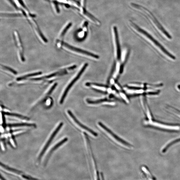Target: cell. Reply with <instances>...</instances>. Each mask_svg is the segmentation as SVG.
Here are the masks:
<instances>
[{"label":"cell","mask_w":180,"mask_h":180,"mask_svg":"<svg viewBox=\"0 0 180 180\" xmlns=\"http://www.w3.org/2000/svg\"><path fill=\"white\" fill-rule=\"evenodd\" d=\"M1 171L19 180H43L33 177L22 171L15 169L1 163Z\"/></svg>","instance_id":"1"},{"label":"cell","mask_w":180,"mask_h":180,"mask_svg":"<svg viewBox=\"0 0 180 180\" xmlns=\"http://www.w3.org/2000/svg\"><path fill=\"white\" fill-rule=\"evenodd\" d=\"M130 23L132 26L134 27L136 30L146 36L149 39L152 41L154 44H155L157 47H158L166 55L169 57L170 58L173 59V60H175V58L174 56L172 55L167 50H166L165 48L162 46V45L160 43H159L158 41H157L155 39H154L152 37L151 35H150L147 31L140 28V27L134 24V23L131 21L130 22Z\"/></svg>","instance_id":"2"},{"label":"cell","mask_w":180,"mask_h":180,"mask_svg":"<svg viewBox=\"0 0 180 180\" xmlns=\"http://www.w3.org/2000/svg\"><path fill=\"white\" fill-rule=\"evenodd\" d=\"M131 6L135 8L138 9V10H142L143 12L147 13V14L149 15V17L151 18L153 20L156 26H158L159 30H160L162 32V33H163L164 35L167 36L168 38L170 39H172V36L165 30V29L164 28L163 26L159 23L158 20L156 19L155 17H154V15L152 14L151 13L150 11L147 10V8L143 7V6L138 5V4L131 3Z\"/></svg>","instance_id":"3"},{"label":"cell","mask_w":180,"mask_h":180,"mask_svg":"<svg viewBox=\"0 0 180 180\" xmlns=\"http://www.w3.org/2000/svg\"><path fill=\"white\" fill-rule=\"evenodd\" d=\"M88 65V63H86L83 65L80 70L78 74H77L76 77H75L70 82V83L68 85L67 88L65 89L64 92L61 97L60 101V104H62L64 101L66 96L67 94V93L70 89V88L72 87L73 85H74V84L78 81V80L79 79L80 77L81 76V75L83 74L84 71L86 69Z\"/></svg>","instance_id":"4"},{"label":"cell","mask_w":180,"mask_h":180,"mask_svg":"<svg viewBox=\"0 0 180 180\" xmlns=\"http://www.w3.org/2000/svg\"><path fill=\"white\" fill-rule=\"evenodd\" d=\"M63 122L60 123L58 126L57 127V128L55 130L53 133H52L51 136L49 138V140H48L47 142L46 143V145H45L44 148H43L42 149V151H41L39 155L38 158V161H40L41 159L42 158V157L44 155L45 152H46L48 147L49 146L50 143H51L52 140H53L56 134H57L58 132L60 131L61 128L63 126Z\"/></svg>","instance_id":"5"},{"label":"cell","mask_w":180,"mask_h":180,"mask_svg":"<svg viewBox=\"0 0 180 180\" xmlns=\"http://www.w3.org/2000/svg\"><path fill=\"white\" fill-rule=\"evenodd\" d=\"M145 123L147 125H150V126L161 129L168 130L179 131L180 129V126H170V125H166L154 122L151 120L147 121Z\"/></svg>","instance_id":"6"},{"label":"cell","mask_w":180,"mask_h":180,"mask_svg":"<svg viewBox=\"0 0 180 180\" xmlns=\"http://www.w3.org/2000/svg\"><path fill=\"white\" fill-rule=\"evenodd\" d=\"M60 42L61 44H62L63 46L65 47L66 48H67L68 49L71 50L72 51L78 52V53L86 55L89 56L93 58L98 59L99 58V56L97 55L93 54V53H91V52L85 51V50L79 49L78 48L73 46H72L71 45L67 44V43L63 42V41H61Z\"/></svg>","instance_id":"7"},{"label":"cell","mask_w":180,"mask_h":180,"mask_svg":"<svg viewBox=\"0 0 180 180\" xmlns=\"http://www.w3.org/2000/svg\"><path fill=\"white\" fill-rule=\"evenodd\" d=\"M99 124L100 126H101L102 129H103L106 131L108 132L109 134L112 136L113 137L115 138V139L118 141V142L122 143L123 145H125L127 146L128 147H130L131 145L128 142H127L125 140H122V138H119L117 135H116L113 132L111 131L110 129H109L106 127L105 125L102 124L101 122H99L98 123Z\"/></svg>","instance_id":"8"},{"label":"cell","mask_w":180,"mask_h":180,"mask_svg":"<svg viewBox=\"0 0 180 180\" xmlns=\"http://www.w3.org/2000/svg\"><path fill=\"white\" fill-rule=\"evenodd\" d=\"M67 113L68 115L74 120V121L76 123V124L79 125L80 127H81L82 129L85 130L86 131L89 132L90 133L92 134L93 136H97L98 134L97 133H96L95 132L93 131L92 130L89 129L88 127H86L83 124H81V122H80L77 119V118L75 117L71 111L69 110L67 111Z\"/></svg>","instance_id":"9"},{"label":"cell","mask_w":180,"mask_h":180,"mask_svg":"<svg viewBox=\"0 0 180 180\" xmlns=\"http://www.w3.org/2000/svg\"><path fill=\"white\" fill-rule=\"evenodd\" d=\"M113 30L115 36L116 47H117V57L118 60H120L121 58V52L119 37H118L117 27L114 26L113 27Z\"/></svg>","instance_id":"10"},{"label":"cell","mask_w":180,"mask_h":180,"mask_svg":"<svg viewBox=\"0 0 180 180\" xmlns=\"http://www.w3.org/2000/svg\"><path fill=\"white\" fill-rule=\"evenodd\" d=\"M79 10H80V11L81 14L83 16L89 21L98 25H99L100 24L99 20L90 13L88 12L87 11H86L84 8H82L81 7Z\"/></svg>","instance_id":"11"},{"label":"cell","mask_w":180,"mask_h":180,"mask_svg":"<svg viewBox=\"0 0 180 180\" xmlns=\"http://www.w3.org/2000/svg\"><path fill=\"white\" fill-rule=\"evenodd\" d=\"M14 35L15 42H17L16 44L17 45V46H18V49H19L20 58H21L22 61H24V56L23 49L21 41L20 40L19 33H18L17 31H15Z\"/></svg>","instance_id":"12"},{"label":"cell","mask_w":180,"mask_h":180,"mask_svg":"<svg viewBox=\"0 0 180 180\" xmlns=\"http://www.w3.org/2000/svg\"><path fill=\"white\" fill-rule=\"evenodd\" d=\"M68 140V138H64L63 140L60 141V142L57 143L56 145H55L54 146L52 147L51 149L49 151V153L48 154L46 160L45 161V165L47 163L49 159V157L51 156V154L53 153V152L56 150L61 145H62L63 143H64L66 142H67Z\"/></svg>","instance_id":"13"},{"label":"cell","mask_w":180,"mask_h":180,"mask_svg":"<svg viewBox=\"0 0 180 180\" xmlns=\"http://www.w3.org/2000/svg\"><path fill=\"white\" fill-rule=\"evenodd\" d=\"M8 126L10 127L28 126L35 127V125L34 124H28V123H17V124H9Z\"/></svg>","instance_id":"14"},{"label":"cell","mask_w":180,"mask_h":180,"mask_svg":"<svg viewBox=\"0 0 180 180\" xmlns=\"http://www.w3.org/2000/svg\"><path fill=\"white\" fill-rule=\"evenodd\" d=\"M60 72H56L55 73H53L51 74L48 75V76L41 77H39V78L32 79H31V80H33V81H38L42 80L43 79L51 78L52 77L55 76H58V74H60Z\"/></svg>","instance_id":"15"},{"label":"cell","mask_w":180,"mask_h":180,"mask_svg":"<svg viewBox=\"0 0 180 180\" xmlns=\"http://www.w3.org/2000/svg\"><path fill=\"white\" fill-rule=\"evenodd\" d=\"M42 74V72H38L35 73H33L29 74L26 75H25V76H24L18 77V78H17V81H21L23 80L28 78V77L37 76H38V75H39Z\"/></svg>","instance_id":"16"},{"label":"cell","mask_w":180,"mask_h":180,"mask_svg":"<svg viewBox=\"0 0 180 180\" xmlns=\"http://www.w3.org/2000/svg\"><path fill=\"white\" fill-rule=\"evenodd\" d=\"M3 115H6L8 116H13V117H16L18 118H21L22 119L29 120V118L28 117H24V116L17 114V113H10L9 112H3Z\"/></svg>","instance_id":"17"},{"label":"cell","mask_w":180,"mask_h":180,"mask_svg":"<svg viewBox=\"0 0 180 180\" xmlns=\"http://www.w3.org/2000/svg\"><path fill=\"white\" fill-rule=\"evenodd\" d=\"M86 101L89 104H97L102 103V102L110 101L107 99H104L96 100V101H91L89 99H87Z\"/></svg>","instance_id":"18"},{"label":"cell","mask_w":180,"mask_h":180,"mask_svg":"<svg viewBox=\"0 0 180 180\" xmlns=\"http://www.w3.org/2000/svg\"><path fill=\"white\" fill-rule=\"evenodd\" d=\"M22 13H2L1 14V15L3 16L4 17H20L22 15Z\"/></svg>","instance_id":"19"},{"label":"cell","mask_w":180,"mask_h":180,"mask_svg":"<svg viewBox=\"0 0 180 180\" xmlns=\"http://www.w3.org/2000/svg\"><path fill=\"white\" fill-rule=\"evenodd\" d=\"M72 26V23L71 22H68L67 24L65 25V27L63 28L62 31L60 35V37H63L64 36L65 34L67 33V32L69 29L70 27Z\"/></svg>","instance_id":"20"},{"label":"cell","mask_w":180,"mask_h":180,"mask_svg":"<svg viewBox=\"0 0 180 180\" xmlns=\"http://www.w3.org/2000/svg\"><path fill=\"white\" fill-rule=\"evenodd\" d=\"M85 85L87 86H97L98 87L101 88H108V86L102 85V84H99L94 83H87L85 84Z\"/></svg>","instance_id":"21"},{"label":"cell","mask_w":180,"mask_h":180,"mask_svg":"<svg viewBox=\"0 0 180 180\" xmlns=\"http://www.w3.org/2000/svg\"><path fill=\"white\" fill-rule=\"evenodd\" d=\"M116 63L115 62L114 63L112 70H111V72L110 73V74H109V76L108 79V81H107V82H108V84H109V83H110L111 77H112L114 74V72L115 71L116 67Z\"/></svg>","instance_id":"22"},{"label":"cell","mask_w":180,"mask_h":180,"mask_svg":"<svg viewBox=\"0 0 180 180\" xmlns=\"http://www.w3.org/2000/svg\"><path fill=\"white\" fill-rule=\"evenodd\" d=\"M51 4L55 12L56 13H59L60 12V10H59L57 2L54 1H52Z\"/></svg>","instance_id":"23"},{"label":"cell","mask_w":180,"mask_h":180,"mask_svg":"<svg viewBox=\"0 0 180 180\" xmlns=\"http://www.w3.org/2000/svg\"><path fill=\"white\" fill-rule=\"evenodd\" d=\"M2 66V67H3V69H5L7 70H8V71L12 73L13 74H17V71H16L15 70H14L10 67H7V66H4L3 65H1Z\"/></svg>","instance_id":"24"},{"label":"cell","mask_w":180,"mask_h":180,"mask_svg":"<svg viewBox=\"0 0 180 180\" xmlns=\"http://www.w3.org/2000/svg\"><path fill=\"white\" fill-rule=\"evenodd\" d=\"M179 141H180V139H179L174 140V141H173V142L170 143L169 144L166 145L165 147L164 148L163 150V153H164V152H166V151H167V150L168 148L170 147L171 145H172V144H174V143L179 142Z\"/></svg>","instance_id":"25"},{"label":"cell","mask_w":180,"mask_h":180,"mask_svg":"<svg viewBox=\"0 0 180 180\" xmlns=\"http://www.w3.org/2000/svg\"><path fill=\"white\" fill-rule=\"evenodd\" d=\"M57 85V83H56L54 84V85L52 86V87L51 89H50V90L48 92V95H49L51 94V93L53 92V91L54 90V89L56 87Z\"/></svg>","instance_id":"26"},{"label":"cell","mask_w":180,"mask_h":180,"mask_svg":"<svg viewBox=\"0 0 180 180\" xmlns=\"http://www.w3.org/2000/svg\"><path fill=\"white\" fill-rule=\"evenodd\" d=\"M85 31H84L80 32L79 33L78 35L79 37L81 38H83L85 35Z\"/></svg>","instance_id":"27"},{"label":"cell","mask_w":180,"mask_h":180,"mask_svg":"<svg viewBox=\"0 0 180 180\" xmlns=\"http://www.w3.org/2000/svg\"><path fill=\"white\" fill-rule=\"evenodd\" d=\"M99 176V174L97 170L95 172V180H100Z\"/></svg>","instance_id":"28"},{"label":"cell","mask_w":180,"mask_h":180,"mask_svg":"<svg viewBox=\"0 0 180 180\" xmlns=\"http://www.w3.org/2000/svg\"><path fill=\"white\" fill-rule=\"evenodd\" d=\"M85 0H81V7L84 8L85 6Z\"/></svg>","instance_id":"29"},{"label":"cell","mask_w":180,"mask_h":180,"mask_svg":"<svg viewBox=\"0 0 180 180\" xmlns=\"http://www.w3.org/2000/svg\"><path fill=\"white\" fill-rule=\"evenodd\" d=\"M101 180H104V175H103V174H102V173H101Z\"/></svg>","instance_id":"30"},{"label":"cell","mask_w":180,"mask_h":180,"mask_svg":"<svg viewBox=\"0 0 180 180\" xmlns=\"http://www.w3.org/2000/svg\"><path fill=\"white\" fill-rule=\"evenodd\" d=\"M1 180H6L5 178H4L3 177H2V176H1Z\"/></svg>","instance_id":"31"}]
</instances>
